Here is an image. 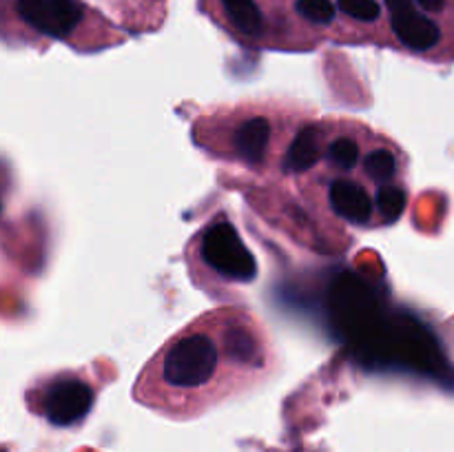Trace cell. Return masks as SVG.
Masks as SVG:
<instances>
[{
  "label": "cell",
  "instance_id": "6",
  "mask_svg": "<svg viewBox=\"0 0 454 452\" xmlns=\"http://www.w3.org/2000/svg\"><path fill=\"white\" fill-rule=\"evenodd\" d=\"M34 390L38 410L53 425L78 424L91 412L96 401V388L80 370L53 372Z\"/></svg>",
  "mask_w": 454,
  "mask_h": 452
},
{
  "label": "cell",
  "instance_id": "7",
  "mask_svg": "<svg viewBox=\"0 0 454 452\" xmlns=\"http://www.w3.org/2000/svg\"><path fill=\"white\" fill-rule=\"evenodd\" d=\"M16 12L35 34L67 43H71L87 16L80 0H16Z\"/></svg>",
  "mask_w": 454,
  "mask_h": 452
},
{
  "label": "cell",
  "instance_id": "10",
  "mask_svg": "<svg viewBox=\"0 0 454 452\" xmlns=\"http://www.w3.org/2000/svg\"><path fill=\"white\" fill-rule=\"evenodd\" d=\"M337 12L362 29H377L381 20V4L377 0H335Z\"/></svg>",
  "mask_w": 454,
  "mask_h": 452
},
{
  "label": "cell",
  "instance_id": "3",
  "mask_svg": "<svg viewBox=\"0 0 454 452\" xmlns=\"http://www.w3.org/2000/svg\"><path fill=\"white\" fill-rule=\"evenodd\" d=\"M301 106L284 102H242L220 106L193 122V142L211 158L255 175H273L288 144L309 120Z\"/></svg>",
  "mask_w": 454,
  "mask_h": 452
},
{
  "label": "cell",
  "instance_id": "8",
  "mask_svg": "<svg viewBox=\"0 0 454 452\" xmlns=\"http://www.w3.org/2000/svg\"><path fill=\"white\" fill-rule=\"evenodd\" d=\"M222 13L247 44H269V22L257 0H220Z\"/></svg>",
  "mask_w": 454,
  "mask_h": 452
},
{
  "label": "cell",
  "instance_id": "11",
  "mask_svg": "<svg viewBox=\"0 0 454 452\" xmlns=\"http://www.w3.org/2000/svg\"><path fill=\"white\" fill-rule=\"evenodd\" d=\"M417 3H419L428 13L443 16V13L448 12V4H450V0H417Z\"/></svg>",
  "mask_w": 454,
  "mask_h": 452
},
{
  "label": "cell",
  "instance_id": "5",
  "mask_svg": "<svg viewBox=\"0 0 454 452\" xmlns=\"http://www.w3.org/2000/svg\"><path fill=\"white\" fill-rule=\"evenodd\" d=\"M388 16V40L395 49L430 62H450L454 44L448 40L443 25L417 0H384Z\"/></svg>",
  "mask_w": 454,
  "mask_h": 452
},
{
  "label": "cell",
  "instance_id": "1",
  "mask_svg": "<svg viewBox=\"0 0 454 452\" xmlns=\"http://www.w3.org/2000/svg\"><path fill=\"white\" fill-rule=\"evenodd\" d=\"M278 175L291 182L319 226L381 229L395 224L408 204L406 153L359 120H306Z\"/></svg>",
  "mask_w": 454,
  "mask_h": 452
},
{
  "label": "cell",
  "instance_id": "4",
  "mask_svg": "<svg viewBox=\"0 0 454 452\" xmlns=\"http://www.w3.org/2000/svg\"><path fill=\"white\" fill-rule=\"evenodd\" d=\"M186 260L193 282L211 292L247 286L257 277L255 255L224 213L213 217L191 238Z\"/></svg>",
  "mask_w": 454,
  "mask_h": 452
},
{
  "label": "cell",
  "instance_id": "2",
  "mask_svg": "<svg viewBox=\"0 0 454 452\" xmlns=\"http://www.w3.org/2000/svg\"><path fill=\"white\" fill-rule=\"evenodd\" d=\"M275 366L273 341L255 313L220 306L168 337L145 363L133 393L167 415H195L260 384Z\"/></svg>",
  "mask_w": 454,
  "mask_h": 452
},
{
  "label": "cell",
  "instance_id": "9",
  "mask_svg": "<svg viewBox=\"0 0 454 452\" xmlns=\"http://www.w3.org/2000/svg\"><path fill=\"white\" fill-rule=\"evenodd\" d=\"M293 9L313 29H326L337 20V4L333 0H295Z\"/></svg>",
  "mask_w": 454,
  "mask_h": 452
}]
</instances>
